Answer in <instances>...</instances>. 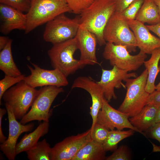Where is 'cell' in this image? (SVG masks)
I'll return each mask as SVG.
<instances>
[{
    "instance_id": "cell-1",
    "label": "cell",
    "mask_w": 160,
    "mask_h": 160,
    "mask_svg": "<svg viewBox=\"0 0 160 160\" xmlns=\"http://www.w3.org/2000/svg\"><path fill=\"white\" fill-rule=\"evenodd\" d=\"M115 11V0H95L79 14L80 24L95 36L100 46L106 43L103 37L104 31Z\"/></svg>"
},
{
    "instance_id": "cell-2",
    "label": "cell",
    "mask_w": 160,
    "mask_h": 160,
    "mask_svg": "<svg viewBox=\"0 0 160 160\" xmlns=\"http://www.w3.org/2000/svg\"><path fill=\"white\" fill-rule=\"evenodd\" d=\"M70 12L66 0H32L30 9L26 13L25 33H29L60 14Z\"/></svg>"
},
{
    "instance_id": "cell-3",
    "label": "cell",
    "mask_w": 160,
    "mask_h": 160,
    "mask_svg": "<svg viewBox=\"0 0 160 160\" xmlns=\"http://www.w3.org/2000/svg\"><path fill=\"white\" fill-rule=\"evenodd\" d=\"M79 49L76 37L60 43L53 44L47 52L51 64L54 69H57L67 77L86 65L74 57Z\"/></svg>"
},
{
    "instance_id": "cell-4",
    "label": "cell",
    "mask_w": 160,
    "mask_h": 160,
    "mask_svg": "<svg viewBox=\"0 0 160 160\" xmlns=\"http://www.w3.org/2000/svg\"><path fill=\"white\" fill-rule=\"evenodd\" d=\"M148 76V71L145 68L139 76L127 79L124 81L126 93L118 110L129 117L137 114L147 104L150 94L145 90Z\"/></svg>"
},
{
    "instance_id": "cell-5",
    "label": "cell",
    "mask_w": 160,
    "mask_h": 160,
    "mask_svg": "<svg viewBox=\"0 0 160 160\" xmlns=\"http://www.w3.org/2000/svg\"><path fill=\"white\" fill-rule=\"evenodd\" d=\"M38 91L23 80L5 91L2 99L11 108L16 119L21 120L31 106Z\"/></svg>"
},
{
    "instance_id": "cell-6",
    "label": "cell",
    "mask_w": 160,
    "mask_h": 160,
    "mask_svg": "<svg viewBox=\"0 0 160 160\" xmlns=\"http://www.w3.org/2000/svg\"><path fill=\"white\" fill-rule=\"evenodd\" d=\"M103 37L106 42L125 46L129 52L136 51L134 33L121 13L115 11L111 16L104 29Z\"/></svg>"
},
{
    "instance_id": "cell-7",
    "label": "cell",
    "mask_w": 160,
    "mask_h": 160,
    "mask_svg": "<svg viewBox=\"0 0 160 160\" xmlns=\"http://www.w3.org/2000/svg\"><path fill=\"white\" fill-rule=\"evenodd\" d=\"M64 91L63 87L52 86L42 87L38 90L30 110L20 122L24 124L35 120L49 122L52 103L58 94Z\"/></svg>"
},
{
    "instance_id": "cell-8",
    "label": "cell",
    "mask_w": 160,
    "mask_h": 160,
    "mask_svg": "<svg viewBox=\"0 0 160 160\" xmlns=\"http://www.w3.org/2000/svg\"><path fill=\"white\" fill-rule=\"evenodd\" d=\"M80 25V17L70 18L65 13L60 14L46 23L43 39L53 45L74 38Z\"/></svg>"
},
{
    "instance_id": "cell-9",
    "label": "cell",
    "mask_w": 160,
    "mask_h": 160,
    "mask_svg": "<svg viewBox=\"0 0 160 160\" xmlns=\"http://www.w3.org/2000/svg\"><path fill=\"white\" fill-rule=\"evenodd\" d=\"M129 53L124 46L106 42L103 55L112 66H115L129 72L137 70L147 57L146 54L140 52L135 55Z\"/></svg>"
},
{
    "instance_id": "cell-10",
    "label": "cell",
    "mask_w": 160,
    "mask_h": 160,
    "mask_svg": "<svg viewBox=\"0 0 160 160\" xmlns=\"http://www.w3.org/2000/svg\"><path fill=\"white\" fill-rule=\"evenodd\" d=\"M31 63L33 67L27 65L31 74L25 76L23 80L31 87L36 88L52 86L63 87L68 85L67 77L58 69H45L36 64Z\"/></svg>"
},
{
    "instance_id": "cell-11",
    "label": "cell",
    "mask_w": 160,
    "mask_h": 160,
    "mask_svg": "<svg viewBox=\"0 0 160 160\" xmlns=\"http://www.w3.org/2000/svg\"><path fill=\"white\" fill-rule=\"evenodd\" d=\"M92 140L91 128L66 137L52 148L51 160H72L79 150Z\"/></svg>"
},
{
    "instance_id": "cell-12",
    "label": "cell",
    "mask_w": 160,
    "mask_h": 160,
    "mask_svg": "<svg viewBox=\"0 0 160 160\" xmlns=\"http://www.w3.org/2000/svg\"><path fill=\"white\" fill-rule=\"evenodd\" d=\"M5 105L9 121V135L6 140L1 143L0 149L9 160H14L16 156L15 148L19 137L22 133L32 130L34 124L31 123L24 124L18 122L11 108L7 104Z\"/></svg>"
},
{
    "instance_id": "cell-13",
    "label": "cell",
    "mask_w": 160,
    "mask_h": 160,
    "mask_svg": "<svg viewBox=\"0 0 160 160\" xmlns=\"http://www.w3.org/2000/svg\"><path fill=\"white\" fill-rule=\"evenodd\" d=\"M106 99L104 98L102 107L97 116L96 122L101 124L108 130L116 128L122 130L124 128H129L145 136L131 124L129 117L125 113L112 107Z\"/></svg>"
},
{
    "instance_id": "cell-14",
    "label": "cell",
    "mask_w": 160,
    "mask_h": 160,
    "mask_svg": "<svg viewBox=\"0 0 160 160\" xmlns=\"http://www.w3.org/2000/svg\"><path fill=\"white\" fill-rule=\"evenodd\" d=\"M137 76L135 73H129L114 66L111 70L102 68L101 79L97 82L103 90L105 98L109 102L112 99L117 98L115 88L119 89L123 87L126 89L122 81H125L127 79L132 77L136 78Z\"/></svg>"
},
{
    "instance_id": "cell-15",
    "label": "cell",
    "mask_w": 160,
    "mask_h": 160,
    "mask_svg": "<svg viewBox=\"0 0 160 160\" xmlns=\"http://www.w3.org/2000/svg\"><path fill=\"white\" fill-rule=\"evenodd\" d=\"M80 88L87 91L90 95L92 105L90 114L92 119L91 131L96 122L98 113L101 109L104 97L103 90L97 81L89 76H80L74 81L71 88Z\"/></svg>"
},
{
    "instance_id": "cell-16",
    "label": "cell",
    "mask_w": 160,
    "mask_h": 160,
    "mask_svg": "<svg viewBox=\"0 0 160 160\" xmlns=\"http://www.w3.org/2000/svg\"><path fill=\"white\" fill-rule=\"evenodd\" d=\"M76 37L80 52L79 60L86 65L97 64L96 55L97 43L95 36L80 24Z\"/></svg>"
},
{
    "instance_id": "cell-17",
    "label": "cell",
    "mask_w": 160,
    "mask_h": 160,
    "mask_svg": "<svg viewBox=\"0 0 160 160\" xmlns=\"http://www.w3.org/2000/svg\"><path fill=\"white\" fill-rule=\"evenodd\" d=\"M127 21L134 34L140 52L151 54L154 50L160 47V39L151 34L144 23L135 19Z\"/></svg>"
},
{
    "instance_id": "cell-18",
    "label": "cell",
    "mask_w": 160,
    "mask_h": 160,
    "mask_svg": "<svg viewBox=\"0 0 160 160\" xmlns=\"http://www.w3.org/2000/svg\"><path fill=\"white\" fill-rule=\"evenodd\" d=\"M0 32L7 34L13 30H25L26 14L9 5L0 3Z\"/></svg>"
},
{
    "instance_id": "cell-19",
    "label": "cell",
    "mask_w": 160,
    "mask_h": 160,
    "mask_svg": "<svg viewBox=\"0 0 160 160\" xmlns=\"http://www.w3.org/2000/svg\"><path fill=\"white\" fill-rule=\"evenodd\" d=\"M159 106L152 104H147L141 111L129 120L135 127L142 133L146 132L155 123L156 111Z\"/></svg>"
},
{
    "instance_id": "cell-20",
    "label": "cell",
    "mask_w": 160,
    "mask_h": 160,
    "mask_svg": "<svg viewBox=\"0 0 160 160\" xmlns=\"http://www.w3.org/2000/svg\"><path fill=\"white\" fill-rule=\"evenodd\" d=\"M49 128V122L43 121L32 132L26 134L16 145V156L22 152L27 151L35 146L40 138L48 132Z\"/></svg>"
},
{
    "instance_id": "cell-21",
    "label": "cell",
    "mask_w": 160,
    "mask_h": 160,
    "mask_svg": "<svg viewBox=\"0 0 160 160\" xmlns=\"http://www.w3.org/2000/svg\"><path fill=\"white\" fill-rule=\"evenodd\" d=\"M106 152L102 144L92 140L79 150L72 160H105Z\"/></svg>"
},
{
    "instance_id": "cell-22",
    "label": "cell",
    "mask_w": 160,
    "mask_h": 160,
    "mask_svg": "<svg viewBox=\"0 0 160 160\" xmlns=\"http://www.w3.org/2000/svg\"><path fill=\"white\" fill-rule=\"evenodd\" d=\"M151 55L150 58L145 61L143 63L148 72L145 90L149 94L156 90L155 81L158 74L160 72V66L159 65L160 60V47L154 50Z\"/></svg>"
},
{
    "instance_id": "cell-23",
    "label": "cell",
    "mask_w": 160,
    "mask_h": 160,
    "mask_svg": "<svg viewBox=\"0 0 160 160\" xmlns=\"http://www.w3.org/2000/svg\"><path fill=\"white\" fill-rule=\"evenodd\" d=\"M135 20L150 25H154L160 23L158 8L154 0H144Z\"/></svg>"
},
{
    "instance_id": "cell-24",
    "label": "cell",
    "mask_w": 160,
    "mask_h": 160,
    "mask_svg": "<svg viewBox=\"0 0 160 160\" xmlns=\"http://www.w3.org/2000/svg\"><path fill=\"white\" fill-rule=\"evenodd\" d=\"M12 40L10 39L0 52V69L5 75L17 76L22 74L14 60L12 52Z\"/></svg>"
},
{
    "instance_id": "cell-25",
    "label": "cell",
    "mask_w": 160,
    "mask_h": 160,
    "mask_svg": "<svg viewBox=\"0 0 160 160\" xmlns=\"http://www.w3.org/2000/svg\"><path fill=\"white\" fill-rule=\"evenodd\" d=\"M52 148L44 139L26 152L27 158L30 160H51Z\"/></svg>"
},
{
    "instance_id": "cell-26",
    "label": "cell",
    "mask_w": 160,
    "mask_h": 160,
    "mask_svg": "<svg viewBox=\"0 0 160 160\" xmlns=\"http://www.w3.org/2000/svg\"><path fill=\"white\" fill-rule=\"evenodd\" d=\"M135 131L131 129L127 131L110 130L107 139L103 144L104 150L106 152L114 151L117 148L118 144L120 141L133 135Z\"/></svg>"
},
{
    "instance_id": "cell-27",
    "label": "cell",
    "mask_w": 160,
    "mask_h": 160,
    "mask_svg": "<svg viewBox=\"0 0 160 160\" xmlns=\"http://www.w3.org/2000/svg\"><path fill=\"white\" fill-rule=\"evenodd\" d=\"M24 74L13 76L5 75L4 77L0 81V104H1V100L4 93L9 88L19 82L24 80L25 77Z\"/></svg>"
},
{
    "instance_id": "cell-28",
    "label": "cell",
    "mask_w": 160,
    "mask_h": 160,
    "mask_svg": "<svg viewBox=\"0 0 160 160\" xmlns=\"http://www.w3.org/2000/svg\"><path fill=\"white\" fill-rule=\"evenodd\" d=\"M109 131L96 122L91 131L92 139L95 142L103 145L108 136Z\"/></svg>"
},
{
    "instance_id": "cell-29",
    "label": "cell",
    "mask_w": 160,
    "mask_h": 160,
    "mask_svg": "<svg viewBox=\"0 0 160 160\" xmlns=\"http://www.w3.org/2000/svg\"><path fill=\"white\" fill-rule=\"evenodd\" d=\"M71 12L80 14L84 9L89 6L95 0H66Z\"/></svg>"
},
{
    "instance_id": "cell-30",
    "label": "cell",
    "mask_w": 160,
    "mask_h": 160,
    "mask_svg": "<svg viewBox=\"0 0 160 160\" xmlns=\"http://www.w3.org/2000/svg\"><path fill=\"white\" fill-rule=\"evenodd\" d=\"M144 0H135L124 9L121 14L127 20H135Z\"/></svg>"
},
{
    "instance_id": "cell-31",
    "label": "cell",
    "mask_w": 160,
    "mask_h": 160,
    "mask_svg": "<svg viewBox=\"0 0 160 160\" xmlns=\"http://www.w3.org/2000/svg\"><path fill=\"white\" fill-rule=\"evenodd\" d=\"M32 0H0V3L6 4L23 12H27Z\"/></svg>"
},
{
    "instance_id": "cell-32",
    "label": "cell",
    "mask_w": 160,
    "mask_h": 160,
    "mask_svg": "<svg viewBox=\"0 0 160 160\" xmlns=\"http://www.w3.org/2000/svg\"><path fill=\"white\" fill-rule=\"evenodd\" d=\"M130 156L125 146L122 145L117 148L110 156L107 157L106 160H128Z\"/></svg>"
},
{
    "instance_id": "cell-33",
    "label": "cell",
    "mask_w": 160,
    "mask_h": 160,
    "mask_svg": "<svg viewBox=\"0 0 160 160\" xmlns=\"http://www.w3.org/2000/svg\"><path fill=\"white\" fill-rule=\"evenodd\" d=\"M146 131L150 137L157 140L160 143V122L155 123Z\"/></svg>"
},
{
    "instance_id": "cell-34",
    "label": "cell",
    "mask_w": 160,
    "mask_h": 160,
    "mask_svg": "<svg viewBox=\"0 0 160 160\" xmlns=\"http://www.w3.org/2000/svg\"><path fill=\"white\" fill-rule=\"evenodd\" d=\"M136 0H115V12L121 13L129 6Z\"/></svg>"
},
{
    "instance_id": "cell-35",
    "label": "cell",
    "mask_w": 160,
    "mask_h": 160,
    "mask_svg": "<svg viewBox=\"0 0 160 160\" xmlns=\"http://www.w3.org/2000/svg\"><path fill=\"white\" fill-rule=\"evenodd\" d=\"M148 104L160 105V91L155 90L150 94L147 100Z\"/></svg>"
},
{
    "instance_id": "cell-36",
    "label": "cell",
    "mask_w": 160,
    "mask_h": 160,
    "mask_svg": "<svg viewBox=\"0 0 160 160\" xmlns=\"http://www.w3.org/2000/svg\"><path fill=\"white\" fill-rule=\"evenodd\" d=\"M6 113H7V111L6 108H0V143H4L7 138L3 133L2 127V118Z\"/></svg>"
},
{
    "instance_id": "cell-37",
    "label": "cell",
    "mask_w": 160,
    "mask_h": 160,
    "mask_svg": "<svg viewBox=\"0 0 160 160\" xmlns=\"http://www.w3.org/2000/svg\"><path fill=\"white\" fill-rule=\"evenodd\" d=\"M146 25L150 31L156 34L160 39V23L154 25Z\"/></svg>"
},
{
    "instance_id": "cell-38",
    "label": "cell",
    "mask_w": 160,
    "mask_h": 160,
    "mask_svg": "<svg viewBox=\"0 0 160 160\" xmlns=\"http://www.w3.org/2000/svg\"><path fill=\"white\" fill-rule=\"evenodd\" d=\"M10 39L9 37L4 36H0V50H2L6 46Z\"/></svg>"
},
{
    "instance_id": "cell-39",
    "label": "cell",
    "mask_w": 160,
    "mask_h": 160,
    "mask_svg": "<svg viewBox=\"0 0 160 160\" xmlns=\"http://www.w3.org/2000/svg\"><path fill=\"white\" fill-rule=\"evenodd\" d=\"M159 122H160V105L157 108L155 119V123Z\"/></svg>"
},
{
    "instance_id": "cell-40",
    "label": "cell",
    "mask_w": 160,
    "mask_h": 160,
    "mask_svg": "<svg viewBox=\"0 0 160 160\" xmlns=\"http://www.w3.org/2000/svg\"><path fill=\"white\" fill-rule=\"evenodd\" d=\"M154 1L158 7L160 17V0H154Z\"/></svg>"
},
{
    "instance_id": "cell-41",
    "label": "cell",
    "mask_w": 160,
    "mask_h": 160,
    "mask_svg": "<svg viewBox=\"0 0 160 160\" xmlns=\"http://www.w3.org/2000/svg\"><path fill=\"white\" fill-rule=\"evenodd\" d=\"M155 89L156 90L160 91V82L156 86Z\"/></svg>"
}]
</instances>
